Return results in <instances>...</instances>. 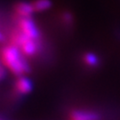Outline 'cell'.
I'll return each mask as SVG.
<instances>
[{
    "mask_svg": "<svg viewBox=\"0 0 120 120\" xmlns=\"http://www.w3.org/2000/svg\"><path fill=\"white\" fill-rule=\"evenodd\" d=\"M18 29L28 38L34 40H38L40 38V31L38 27L31 19V17L19 18Z\"/></svg>",
    "mask_w": 120,
    "mask_h": 120,
    "instance_id": "cell-3",
    "label": "cell"
},
{
    "mask_svg": "<svg viewBox=\"0 0 120 120\" xmlns=\"http://www.w3.org/2000/svg\"><path fill=\"white\" fill-rule=\"evenodd\" d=\"M14 11H15L16 15L19 18L31 17L32 14L35 13L32 3H28V2H19V3H17L15 4Z\"/></svg>",
    "mask_w": 120,
    "mask_h": 120,
    "instance_id": "cell-6",
    "label": "cell"
},
{
    "mask_svg": "<svg viewBox=\"0 0 120 120\" xmlns=\"http://www.w3.org/2000/svg\"><path fill=\"white\" fill-rule=\"evenodd\" d=\"M4 65L2 63V61L0 60V80L4 77Z\"/></svg>",
    "mask_w": 120,
    "mask_h": 120,
    "instance_id": "cell-10",
    "label": "cell"
},
{
    "mask_svg": "<svg viewBox=\"0 0 120 120\" xmlns=\"http://www.w3.org/2000/svg\"><path fill=\"white\" fill-rule=\"evenodd\" d=\"M3 40H4V35L0 32V42H1V41H3Z\"/></svg>",
    "mask_w": 120,
    "mask_h": 120,
    "instance_id": "cell-11",
    "label": "cell"
},
{
    "mask_svg": "<svg viewBox=\"0 0 120 120\" xmlns=\"http://www.w3.org/2000/svg\"><path fill=\"white\" fill-rule=\"evenodd\" d=\"M101 116L98 113L90 110L74 109L69 114V120H100Z\"/></svg>",
    "mask_w": 120,
    "mask_h": 120,
    "instance_id": "cell-4",
    "label": "cell"
},
{
    "mask_svg": "<svg viewBox=\"0 0 120 120\" xmlns=\"http://www.w3.org/2000/svg\"><path fill=\"white\" fill-rule=\"evenodd\" d=\"M14 88H15L16 93L19 94H29L33 89V84L31 80L29 79L28 77L21 76L15 81Z\"/></svg>",
    "mask_w": 120,
    "mask_h": 120,
    "instance_id": "cell-5",
    "label": "cell"
},
{
    "mask_svg": "<svg viewBox=\"0 0 120 120\" xmlns=\"http://www.w3.org/2000/svg\"><path fill=\"white\" fill-rule=\"evenodd\" d=\"M12 45L17 46L23 55L33 56L38 50L37 40L31 39L22 33L21 30L14 31L12 35Z\"/></svg>",
    "mask_w": 120,
    "mask_h": 120,
    "instance_id": "cell-2",
    "label": "cell"
},
{
    "mask_svg": "<svg viewBox=\"0 0 120 120\" xmlns=\"http://www.w3.org/2000/svg\"><path fill=\"white\" fill-rule=\"evenodd\" d=\"M61 20L65 24H71L73 22V16L69 12H65L61 15Z\"/></svg>",
    "mask_w": 120,
    "mask_h": 120,
    "instance_id": "cell-9",
    "label": "cell"
},
{
    "mask_svg": "<svg viewBox=\"0 0 120 120\" xmlns=\"http://www.w3.org/2000/svg\"><path fill=\"white\" fill-rule=\"evenodd\" d=\"M32 5L34 7L35 12L42 13L51 8L52 3L51 0H34L32 2Z\"/></svg>",
    "mask_w": 120,
    "mask_h": 120,
    "instance_id": "cell-7",
    "label": "cell"
},
{
    "mask_svg": "<svg viewBox=\"0 0 120 120\" xmlns=\"http://www.w3.org/2000/svg\"><path fill=\"white\" fill-rule=\"evenodd\" d=\"M0 60L6 69L17 77H21L29 71V65L22 58L21 50L13 45H6L0 52Z\"/></svg>",
    "mask_w": 120,
    "mask_h": 120,
    "instance_id": "cell-1",
    "label": "cell"
},
{
    "mask_svg": "<svg viewBox=\"0 0 120 120\" xmlns=\"http://www.w3.org/2000/svg\"><path fill=\"white\" fill-rule=\"evenodd\" d=\"M83 60H84L85 64L91 68H95L100 65V59L98 58V56L93 52L85 53L83 56Z\"/></svg>",
    "mask_w": 120,
    "mask_h": 120,
    "instance_id": "cell-8",
    "label": "cell"
}]
</instances>
